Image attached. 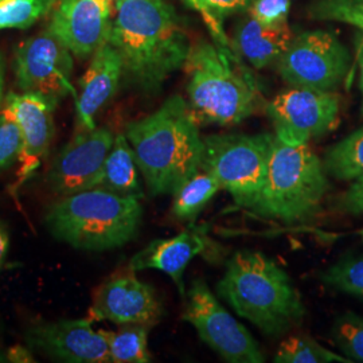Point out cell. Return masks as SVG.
Wrapping results in <instances>:
<instances>
[{
  "mask_svg": "<svg viewBox=\"0 0 363 363\" xmlns=\"http://www.w3.org/2000/svg\"><path fill=\"white\" fill-rule=\"evenodd\" d=\"M123 61V84L144 94L162 91L191 49L184 23L166 0H120L108 40Z\"/></svg>",
  "mask_w": 363,
  "mask_h": 363,
  "instance_id": "obj_1",
  "label": "cell"
},
{
  "mask_svg": "<svg viewBox=\"0 0 363 363\" xmlns=\"http://www.w3.org/2000/svg\"><path fill=\"white\" fill-rule=\"evenodd\" d=\"M190 105L171 96L160 108L125 127L139 171L151 196L172 195L201 169L203 138Z\"/></svg>",
  "mask_w": 363,
  "mask_h": 363,
  "instance_id": "obj_2",
  "label": "cell"
},
{
  "mask_svg": "<svg viewBox=\"0 0 363 363\" xmlns=\"http://www.w3.org/2000/svg\"><path fill=\"white\" fill-rule=\"evenodd\" d=\"M217 295L267 337H284L304 322L306 306L291 276L257 250H238L226 262Z\"/></svg>",
  "mask_w": 363,
  "mask_h": 363,
  "instance_id": "obj_3",
  "label": "cell"
},
{
  "mask_svg": "<svg viewBox=\"0 0 363 363\" xmlns=\"http://www.w3.org/2000/svg\"><path fill=\"white\" fill-rule=\"evenodd\" d=\"M187 96L198 124L232 127L253 116L262 105L257 81L237 52L201 39L183 65Z\"/></svg>",
  "mask_w": 363,
  "mask_h": 363,
  "instance_id": "obj_4",
  "label": "cell"
},
{
  "mask_svg": "<svg viewBox=\"0 0 363 363\" xmlns=\"http://www.w3.org/2000/svg\"><path fill=\"white\" fill-rule=\"evenodd\" d=\"M142 220L140 199L99 187L62 196L43 216L46 229L57 241L88 252L127 245L139 233Z\"/></svg>",
  "mask_w": 363,
  "mask_h": 363,
  "instance_id": "obj_5",
  "label": "cell"
},
{
  "mask_svg": "<svg viewBox=\"0 0 363 363\" xmlns=\"http://www.w3.org/2000/svg\"><path fill=\"white\" fill-rule=\"evenodd\" d=\"M328 190L323 162L310 144L291 145L274 136L264 186L247 210L261 220L303 225L322 213Z\"/></svg>",
  "mask_w": 363,
  "mask_h": 363,
  "instance_id": "obj_6",
  "label": "cell"
},
{
  "mask_svg": "<svg viewBox=\"0 0 363 363\" xmlns=\"http://www.w3.org/2000/svg\"><path fill=\"white\" fill-rule=\"evenodd\" d=\"M274 133H218L203 138L201 169L232 195L234 208L247 210L264 186Z\"/></svg>",
  "mask_w": 363,
  "mask_h": 363,
  "instance_id": "obj_7",
  "label": "cell"
},
{
  "mask_svg": "<svg viewBox=\"0 0 363 363\" xmlns=\"http://www.w3.org/2000/svg\"><path fill=\"white\" fill-rule=\"evenodd\" d=\"M349 49L337 35L311 30L295 35L274 64L279 76L292 88L335 91L350 70Z\"/></svg>",
  "mask_w": 363,
  "mask_h": 363,
  "instance_id": "obj_8",
  "label": "cell"
},
{
  "mask_svg": "<svg viewBox=\"0 0 363 363\" xmlns=\"http://www.w3.org/2000/svg\"><path fill=\"white\" fill-rule=\"evenodd\" d=\"M182 319L193 325L201 340L223 361L265 362L259 342L220 304L202 279L194 280L186 292Z\"/></svg>",
  "mask_w": 363,
  "mask_h": 363,
  "instance_id": "obj_9",
  "label": "cell"
},
{
  "mask_svg": "<svg viewBox=\"0 0 363 363\" xmlns=\"http://www.w3.org/2000/svg\"><path fill=\"white\" fill-rule=\"evenodd\" d=\"M342 99L335 91L292 88L265 106L274 136L291 145L310 143L337 128Z\"/></svg>",
  "mask_w": 363,
  "mask_h": 363,
  "instance_id": "obj_10",
  "label": "cell"
},
{
  "mask_svg": "<svg viewBox=\"0 0 363 363\" xmlns=\"http://www.w3.org/2000/svg\"><path fill=\"white\" fill-rule=\"evenodd\" d=\"M73 52L49 28L23 40L13 52V70L21 91H34L57 101L76 91L70 82Z\"/></svg>",
  "mask_w": 363,
  "mask_h": 363,
  "instance_id": "obj_11",
  "label": "cell"
},
{
  "mask_svg": "<svg viewBox=\"0 0 363 363\" xmlns=\"http://www.w3.org/2000/svg\"><path fill=\"white\" fill-rule=\"evenodd\" d=\"M88 313L93 322L152 327L163 318L164 310L154 286L139 280L128 267L96 288Z\"/></svg>",
  "mask_w": 363,
  "mask_h": 363,
  "instance_id": "obj_12",
  "label": "cell"
},
{
  "mask_svg": "<svg viewBox=\"0 0 363 363\" xmlns=\"http://www.w3.org/2000/svg\"><path fill=\"white\" fill-rule=\"evenodd\" d=\"M113 143V133L105 127L79 130L52 160L49 189L61 196L94 189Z\"/></svg>",
  "mask_w": 363,
  "mask_h": 363,
  "instance_id": "obj_13",
  "label": "cell"
},
{
  "mask_svg": "<svg viewBox=\"0 0 363 363\" xmlns=\"http://www.w3.org/2000/svg\"><path fill=\"white\" fill-rule=\"evenodd\" d=\"M91 318L39 322L26 331L27 346L49 358L69 363L111 362L105 330H94Z\"/></svg>",
  "mask_w": 363,
  "mask_h": 363,
  "instance_id": "obj_14",
  "label": "cell"
},
{
  "mask_svg": "<svg viewBox=\"0 0 363 363\" xmlns=\"http://www.w3.org/2000/svg\"><path fill=\"white\" fill-rule=\"evenodd\" d=\"M112 0H55L49 30L79 60L109 40Z\"/></svg>",
  "mask_w": 363,
  "mask_h": 363,
  "instance_id": "obj_15",
  "label": "cell"
},
{
  "mask_svg": "<svg viewBox=\"0 0 363 363\" xmlns=\"http://www.w3.org/2000/svg\"><path fill=\"white\" fill-rule=\"evenodd\" d=\"M60 101L34 91H10L3 101L15 117L23 136L19 182L26 181L49 156L55 133L54 112Z\"/></svg>",
  "mask_w": 363,
  "mask_h": 363,
  "instance_id": "obj_16",
  "label": "cell"
},
{
  "mask_svg": "<svg viewBox=\"0 0 363 363\" xmlns=\"http://www.w3.org/2000/svg\"><path fill=\"white\" fill-rule=\"evenodd\" d=\"M208 240L203 226L189 223V228L171 238H157L130 259L135 272L156 269L166 273L175 283L182 298L186 296L183 274L191 259L208 250Z\"/></svg>",
  "mask_w": 363,
  "mask_h": 363,
  "instance_id": "obj_17",
  "label": "cell"
},
{
  "mask_svg": "<svg viewBox=\"0 0 363 363\" xmlns=\"http://www.w3.org/2000/svg\"><path fill=\"white\" fill-rule=\"evenodd\" d=\"M123 81V61L116 49L106 42L91 55V65L79 79L77 121L81 130L96 128L94 116L116 93Z\"/></svg>",
  "mask_w": 363,
  "mask_h": 363,
  "instance_id": "obj_18",
  "label": "cell"
},
{
  "mask_svg": "<svg viewBox=\"0 0 363 363\" xmlns=\"http://www.w3.org/2000/svg\"><path fill=\"white\" fill-rule=\"evenodd\" d=\"M294 34L288 25L268 26L247 15L234 27V52L256 69L274 65L286 52Z\"/></svg>",
  "mask_w": 363,
  "mask_h": 363,
  "instance_id": "obj_19",
  "label": "cell"
},
{
  "mask_svg": "<svg viewBox=\"0 0 363 363\" xmlns=\"http://www.w3.org/2000/svg\"><path fill=\"white\" fill-rule=\"evenodd\" d=\"M138 169L139 167L130 142L125 135H117L115 143L105 159L96 187L123 196L142 199L144 191Z\"/></svg>",
  "mask_w": 363,
  "mask_h": 363,
  "instance_id": "obj_20",
  "label": "cell"
},
{
  "mask_svg": "<svg viewBox=\"0 0 363 363\" xmlns=\"http://www.w3.org/2000/svg\"><path fill=\"white\" fill-rule=\"evenodd\" d=\"M220 190V182L210 172L199 169L172 194V216L179 222L195 223L208 202Z\"/></svg>",
  "mask_w": 363,
  "mask_h": 363,
  "instance_id": "obj_21",
  "label": "cell"
},
{
  "mask_svg": "<svg viewBox=\"0 0 363 363\" xmlns=\"http://www.w3.org/2000/svg\"><path fill=\"white\" fill-rule=\"evenodd\" d=\"M327 175L337 181H355L363 175V127L330 147L323 160Z\"/></svg>",
  "mask_w": 363,
  "mask_h": 363,
  "instance_id": "obj_22",
  "label": "cell"
},
{
  "mask_svg": "<svg viewBox=\"0 0 363 363\" xmlns=\"http://www.w3.org/2000/svg\"><path fill=\"white\" fill-rule=\"evenodd\" d=\"M150 328L145 325H124L116 333L106 331L111 362H151L152 358L148 351Z\"/></svg>",
  "mask_w": 363,
  "mask_h": 363,
  "instance_id": "obj_23",
  "label": "cell"
},
{
  "mask_svg": "<svg viewBox=\"0 0 363 363\" xmlns=\"http://www.w3.org/2000/svg\"><path fill=\"white\" fill-rule=\"evenodd\" d=\"M274 363H350L349 358L325 349L308 335H294L281 340Z\"/></svg>",
  "mask_w": 363,
  "mask_h": 363,
  "instance_id": "obj_24",
  "label": "cell"
},
{
  "mask_svg": "<svg viewBox=\"0 0 363 363\" xmlns=\"http://www.w3.org/2000/svg\"><path fill=\"white\" fill-rule=\"evenodd\" d=\"M319 279L327 288L363 301V253L345 255L320 272Z\"/></svg>",
  "mask_w": 363,
  "mask_h": 363,
  "instance_id": "obj_25",
  "label": "cell"
},
{
  "mask_svg": "<svg viewBox=\"0 0 363 363\" xmlns=\"http://www.w3.org/2000/svg\"><path fill=\"white\" fill-rule=\"evenodd\" d=\"M331 337L351 362L363 363V316L352 311L339 315L331 328Z\"/></svg>",
  "mask_w": 363,
  "mask_h": 363,
  "instance_id": "obj_26",
  "label": "cell"
},
{
  "mask_svg": "<svg viewBox=\"0 0 363 363\" xmlns=\"http://www.w3.org/2000/svg\"><path fill=\"white\" fill-rule=\"evenodd\" d=\"M54 3L55 0H0V30L33 26Z\"/></svg>",
  "mask_w": 363,
  "mask_h": 363,
  "instance_id": "obj_27",
  "label": "cell"
},
{
  "mask_svg": "<svg viewBox=\"0 0 363 363\" xmlns=\"http://www.w3.org/2000/svg\"><path fill=\"white\" fill-rule=\"evenodd\" d=\"M308 15L316 21H335L363 33V0H312Z\"/></svg>",
  "mask_w": 363,
  "mask_h": 363,
  "instance_id": "obj_28",
  "label": "cell"
},
{
  "mask_svg": "<svg viewBox=\"0 0 363 363\" xmlns=\"http://www.w3.org/2000/svg\"><path fill=\"white\" fill-rule=\"evenodd\" d=\"M23 152V136L13 113L1 106L0 109V172L10 169L21 160Z\"/></svg>",
  "mask_w": 363,
  "mask_h": 363,
  "instance_id": "obj_29",
  "label": "cell"
},
{
  "mask_svg": "<svg viewBox=\"0 0 363 363\" xmlns=\"http://www.w3.org/2000/svg\"><path fill=\"white\" fill-rule=\"evenodd\" d=\"M292 0H256L247 11L255 19L268 26L288 25Z\"/></svg>",
  "mask_w": 363,
  "mask_h": 363,
  "instance_id": "obj_30",
  "label": "cell"
},
{
  "mask_svg": "<svg viewBox=\"0 0 363 363\" xmlns=\"http://www.w3.org/2000/svg\"><path fill=\"white\" fill-rule=\"evenodd\" d=\"M189 7H191L196 13L202 16V19L205 21L208 31L213 37V40L220 46L222 49H226L229 52H234L232 40L228 38V35L225 34V30L222 26V22L220 19L210 11L208 4L203 0H183Z\"/></svg>",
  "mask_w": 363,
  "mask_h": 363,
  "instance_id": "obj_31",
  "label": "cell"
},
{
  "mask_svg": "<svg viewBox=\"0 0 363 363\" xmlns=\"http://www.w3.org/2000/svg\"><path fill=\"white\" fill-rule=\"evenodd\" d=\"M333 208L342 214L363 216V175L352 181L350 187L337 196Z\"/></svg>",
  "mask_w": 363,
  "mask_h": 363,
  "instance_id": "obj_32",
  "label": "cell"
},
{
  "mask_svg": "<svg viewBox=\"0 0 363 363\" xmlns=\"http://www.w3.org/2000/svg\"><path fill=\"white\" fill-rule=\"evenodd\" d=\"M210 11L214 13L220 22L225 18L247 13L256 0H203Z\"/></svg>",
  "mask_w": 363,
  "mask_h": 363,
  "instance_id": "obj_33",
  "label": "cell"
},
{
  "mask_svg": "<svg viewBox=\"0 0 363 363\" xmlns=\"http://www.w3.org/2000/svg\"><path fill=\"white\" fill-rule=\"evenodd\" d=\"M7 361L13 363H30L35 362V359L33 358V354H31V349L27 346H13L11 347L9 352H7Z\"/></svg>",
  "mask_w": 363,
  "mask_h": 363,
  "instance_id": "obj_34",
  "label": "cell"
},
{
  "mask_svg": "<svg viewBox=\"0 0 363 363\" xmlns=\"http://www.w3.org/2000/svg\"><path fill=\"white\" fill-rule=\"evenodd\" d=\"M9 247H10V237L7 228L0 222V271L3 268V264L6 261V256L9 253Z\"/></svg>",
  "mask_w": 363,
  "mask_h": 363,
  "instance_id": "obj_35",
  "label": "cell"
},
{
  "mask_svg": "<svg viewBox=\"0 0 363 363\" xmlns=\"http://www.w3.org/2000/svg\"><path fill=\"white\" fill-rule=\"evenodd\" d=\"M358 64H359V89L362 93V116H363V34L358 39Z\"/></svg>",
  "mask_w": 363,
  "mask_h": 363,
  "instance_id": "obj_36",
  "label": "cell"
},
{
  "mask_svg": "<svg viewBox=\"0 0 363 363\" xmlns=\"http://www.w3.org/2000/svg\"><path fill=\"white\" fill-rule=\"evenodd\" d=\"M4 78H6V60L0 52V109L3 106V91H4Z\"/></svg>",
  "mask_w": 363,
  "mask_h": 363,
  "instance_id": "obj_37",
  "label": "cell"
},
{
  "mask_svg": "<svg viewBox=\"0 0 363 363\" xmlns=\"http://www.w3.org/2000/svg\"><path fill=\"white\" fill-rule=\"evenodd\" d=\"M7 361V358L4 357V354H3V351H1V349H0V363L1 362H6Z\"/></svg>",
  "mask_w": 363,
  "mask_h": 363,
  "instance_id": "obj_38",
  "label": "cell"
},
{
  "mask_svg": "<svg viewBox=\"0 0 363 363\" xmlns=\"http://www.w3.org/2000/svg\"><path fill=\"white\" fill-rule=\"evenodd\" d=\"M358 234H359V235H361V237H362V240H363V228H362V229H361V230H359V232H358Z\"/></svg>",
  "mask_w": 363,
  "mask_h": 363,
  "instance_id": "obj_39",
  "label": "cell"
},
{
  "mask_svg": "<svg viewBox=\"0 0 363 363\" xmlns=\"http://www.w3.org/2000/svg\"><path fill=\"white\" fill-rule=\"evenodd\" d=\"M115 1H120V0H115Z\"/></svg>",
  "mask_w": 363,
  "mask_h": 363,
  "instance_id": "obj_40",
  "label": "cell"
}]
</instances>
